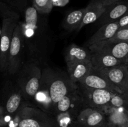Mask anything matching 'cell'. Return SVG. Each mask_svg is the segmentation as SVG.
I'll list each match as a JSON object with an SVG mask.
<instances>
[{
  "label": "cell",
  "instance_id": "1",
  "mask_svg": "<svg viewBox=\"0 0 128 127\" xmlns=\"http://www.w3.org/2000/svg\"><path fill=\"white\" fill-rule=\"evenodd\" d=\"M23 22H20L24 46L27 49L30 59L39 62L44 59L50 51L51 34L47 19L33 6H28L24 12Z\"/></svg>",
  "mask_w": 128,
  "mask_h": 127
},
{
  "label": "cell",
  "instance_id": "2",
  "mask_svg": "<svg viewBox=\"0 0 128 127\" xmlns=\"http://www.w3.org/2000/svg\"><path fill=\"white\" fill-rule=\"evenodd\" d=\"M16 116L18 118V127H60L56 120L32 107L20 108Z\"/></svg>",
  "mask_w": 128,
  "mask_h": 127
},
{
  "label": "cell",
  "instance_id": "3",
  "mask_svg": "<svg viewBox=\"0 0 128 127\" xmlns=\"http://www.w3.org/2000/svg\"><path fill=\"white\" fill-rule=\"evenodd\" d=\"M41 80V73L38 67L32 64L24 68L18 80L22 95L26 99L35 97L40 89Z\"/></svg>",
  "mask_w": 128,
  "mask_h": 127
},
{
  "label": "cell",
  "instance_id": "4",
  "mask_svg": "<svg viewBox=\"0 0 128 127\" xmlns=\"http://www.w3.org/2000/svg\"><path fill=\"white\" fill-rule=\"evenodd\" d=\"M19 19L8 17L2 19L1 35L0 37V70L5 71L8 68V61L10 47L13 32Z\"/></svg>",
  "mask_w": 128,
  "mask_h": 127
},
{
  "label": "cell",
  "instance_id": "5",
  "mask_svg": "<svg viewBox=\"0 0 128 127\" xmlns=\"http://www.w3.org/2000/svg\"><path fill=\"white\" fill-rule=\"evenodd\" d=\"M23 46V38L21 24L18 22L14 31L9 51L7 70L10 74H15L20 68L21 64V55Z\"/></svg>",
  "mask_w": 128,
  "mask_h": 127
},
{
  "label": "cell",
  "instance_id": "6",
  "mask_svg": "<svg viewBox=\"0 0 128 127\" xmlns=\"http://www.w3.org/2000/svg\"><path fill=\"white\" fill-rule=\"evenodd\" d=\"M98 72L105 76L121 93L128 94V62Z\"/></svg>",
  "mask_w": 128,
  "mask_h": 127
},
{
  "label": "cell",
  "instance_id": "7",
  "mask_svg": "<svg viewBox=\"0 0 128 127\" xmlns=\"http://www.w3.org/2000/svg\"><path fill=\"white\" fill-rule=\"evenodd\" d=\"M89 47L91 52L101 51L128 62V41L118 42L105 41Z\"/></svg>",
  "mask_w": 128,
  "mask_h": 127
},
{
  "label": "cell",
  "instance_id": "8",
  "mask_svg": "<svg viewBox=\"0 0 128 127\" xmlns=\"http://www.w3.org/2000/svg\"><path fill=\"white\" fill-rule=\"evenodd\" d=\"M76 122L88 127H109L104 113L92 107L82 110L76 117Z\"/></svg>",
  "mask_w": 128,
  "mask_h": 127
},
{
  "label": "cell",
  "instance_id": "9",
  "mask_svg": "<svg viewBox=\"0 0 128 127\" xmlns=\"http://www.w3.org/2000/svg\"><path fill=\"white\" fill-rule=\"evenodd\" d=\"M79 82L86 88L106 89L114 93H122L121 91L105 76L101 74L100 72L94 70Z\"/></svg>",
  "mask_w": 128,
  "mask_h": 127
},
{
  "label": "cell",
  "instance_id": "10",
  "mask_svg": "<svg viewBox=\"0 0 128 127\" xmlns=\"http://www.w3.org/2000/svg\"><path fill=\"white\" fill-rule=\"evenodd\" d=\"M128 13V0H121L106 6V11L98 20V23L102 26L118 21Z\"/></svg>",
  "mask_w": 128,
  "mask_h": 127
},
{
  "label": "cell",
  "instance_id": "11",
  "mask_svg": "<svg viewBox=\"0 0 128 127\" xmlns=\"http://www.w3.org/2000/svg\"><path fill=\"white\" fill-rule=\"evenodd\" d=\"M91 61L94 70L101 71L126 63V61L119 59L113 56L101 51L91 52Z\"/></svg>",
  "mask_w": 128,
  "mask_h": 127
},
{
  "label": "cell",
  "instance_id": "12",
  "mask_svg": "<svg viewBox=\"0 0 128 127\" xmlns=\"http://www.w3.org/2000/svg\"><path fill=\"white\" fill-rule=\"evenodd\" d=\"M88 102L92 108H102L107 107L111 98L115 94L114 92L106 89H90L86 88Z\"/></svg>",
  "mask_w": 128,
  "mask_h": 127
},
{
  "label": "cell",
  "instance_id": "13",
  "mask_svg": "<svg viewBox=\"0 0 128 127\" xmlns=\"http://www.w3.org/2000/svg\"><path fill=\"white\" fill-rule=\"evenodd\" d=\"M70 92H71L70 84L63 78H58L52 80L48 86V93L51 102L55 106Z\"/></svg>",
  "mask_w": 128,
  "mask_h": 127
},
{
  "label": "cell",
  "instance_id": "14",
  "mask_svg": "<svg viewBox=\"0 0 128 127\" xmlns=\"http://www.w3.org/2000/svg\"><path fill=\"white\" fill-rule=\"evenodd\" d=\"M120 29L118 21L102 25L101 27L91 36L86 43V45L90 47L92 45L111 39Z\"/></svg>",
  "mask_w": 128,
  "mask_h": 127
},
{
  "label": "cell",
  "instance_id": "15",
  "mask_svg": "<svg viewBox=\"0 0 128 127\" xmlns=\"http://www.w3.org/2000/svg\"><path fill=\"white\" fill-rule=\"evenodd\" d=\"M68 72L72 83L81 81L93 70L91 60L80 61L67 65Z\"/></svg>",
  "mask_w": 128,
  "mask_h": 127
},
{
  "label": "cell",
  "instance_id": "16",
  "mask_svg": "<svg viewBox=\"0 0 128 127\" xmlns=\"http://www.w3.org/2000/svg\"><path fill=\"white\" fill-rule=\"evenodd\" d=\"M86 8V12L78 31L86 25L98 21L106 11V6L102 5L100 0H92Z\"/></svg>",
  "mask_w": 128,
  "mask_h": 127
},
{
  "label": "cell",
  "instance_id": "17",
  "mask_svg": "<svg viewBox=\"0 0 128 127\" xmlns=\"http://www.w3.org/2000/svg\"><path fill=\"white\" fill-rule=\"evenodd\" d=\"M107 119L109 127H128V111L124 108L108 107Z\"/></svg>",
  "mask_w": 128,
  "mask_h": 127
},
{
  "label": "cell",
  "instance_id": "18",
  "mask_svg": "<svg viewBox=\"0 0 128 127\" xmlns=\"http://www.w3.org/2000/svg\"><path fill=\"white\" fill-rule=\"evenodd\" d=\"M91 54L92 52L90 53L86 49L76 44H71L65 51V61L68 65L86 60H91Z\"/></svg>",
  "mask_w": 128,
  "mask_h": 127
},
{
  "label": "cell",
  "instance_id": "19",
  "mask_svg": "<svg viewBox=\"0 0 128 127\" xmlns=\"http://www.w3.org/2000/svg\"><path fill=\"white\" fill-rule=\"evenodd\" d=\"M86 10V8L84 7L70 12L64 19L62 24L64 28L68 31L78 30L82 23Z\"/></svg>",
  "mask_w": 128,
  "mask_h": 127
},
{
  "label": "cell",
  "instance_id": "20",
  "mask_svg": "<svg viewBox=\"0 0 128 127\" xmlns=\"http://www.w3.org/2000/svg\"><path fill=\"white\" fill-rule=\"evenodd\" d=\"M22 100V94L20 92H13L9 97L6 103L5 112L10 115H13L17 113L20 108Z\"/></svg>",
  "mask_w": 128,
  "mask_h": 127
},
{
  "label": "cell",
  "instance_id": "21",
  "mask_svg": "<svg viewBox=\"0 0 128 127\" xmlns=\"http://www.w3.org/2000/svg\"><path fill=\"white\" fill-rule=\"evenodd\" d=\"M74 98V93H72V92H70L67 95L63 97L56 106L59 114L68 112L72 107Z\"/></svg>",
  "mask_w": 128,
  "mask_h": 127
},
{
  "label": "cell",
  "instance_id": "22",
  "mask_svg": "<svg viewBox=\"0 0 128 127\" xmlns=\"http://www.w3.org/2000/svg\"><path fill=\"white\" fill-rule=\"evenodd\" d=\"M106 107L128 108V94L116 93L113 95Z\"/></svg>",
  "mask_w": 128,
  "mask_h": 127
},
{
  "label": "cell",
  "instance_id": "23",
  "mask_svg": "<svg viewBox=\"0 0 128 127\" xmlns=\"http://www.w3.org/2000/svg\"><path fill=\"white\" fill-rule=\"evenodd\" d=\"M32 4L40 13L48 14L51 12L53 4L52 0H32Z\"/></svg>",
  "mask_w": 128,
  "mask_h": 127
},
{
  "label": "cell",
  "instance_id": "24",
  "mask_svg": "<svg viewBox=\"0 0 128 127\" xmlns=\"http://www.w3.org/2000/svg\"><path fill=\"white\" fill-rule=\"evenodd\" d=\"M0 17L2 19L8 17L20 18V14L7 4L0 0Z\"/></svg>",
  "mask_w": 128,
  "mask_h": 127
},
{
  "label": "cell",
  "instance_id": "25",
  "mask_svg": "<svg viewBox=\"0 0 128 127\" xmlns=\"http://www.w3.org/2000/svg\"><path fill=\"white\" fill-rule=\"evenodd\" d=\"M17 12H24L28 7V0H1Z\"/></svg>",
  "mask_w": 128,
  "mask_h": 127
},
{
  "label": "cell",
  "instance_id": "26",
  "mask_svg": "<svg viewBox=\"0 0 128 127\" xmlns=\"http://www.w3.org/2000/svg\"><path fill=\"white\" fill-rule=\"evenodd\" d=\"M108 41L111 42L128 41V29H120L114 37Z\"/></svg>",
  "mask_w": 128,
  "mask_h": 127
},
{
  "label": "cell",
  "instance_id": "27",
  "mask_svg": "<svg viewBox=\"0 0 128 127\" xmlns=\"http://www.w3.org/2000/svg\"><path fill=\"white\" fill-rule=\"evenodd\" d=\"M11 115L8 114L6 112L0 115V127H2L4 126L8 125L10 122L12 120Z\"/></svg>",
  "mask_w": 128,
  "mask_h": 127
},
{
  "label": "cell",
  "instance_id": "28",
  "mask_svg": "<svg viewBox=\"0 0 128 127\" xmlns=\"http://www.w3.org/2000/svg\"><path fill=\"white\" fill-rule=\"evenodd\" d=\"M118 21L120 29H128V13Z\"/></svg>",
  "mask_w": 128,
  "mask_h": 127
},
{
  "label": "cell",
  "instance_id": "29",
  "mask_svg": "<svg viewBox=\"0 0 128 127\" xmlns=\"http://www.w3.org/2000/svg\"><path fill=\"white\" fill-rule=\"evenodd\" d=\"M53 6L56 7H63L67 5L70 0H52Z\"/></svg>",
  "mask_w": 128,
  "mask_h": 127
},
{
  "label": "cell",
  "instance_id": "30",
  "mask_svg": "<svg viewBox=\"0 0 128 127\" xmlns=\"http://www.w3.org/2000/svg\"><path fill=\"white\" fill-rule=\"evenodd\" d=\"M100 1L102 4V5H104V6H108L109 5L115 3V2L121 1V0H100Z\"/></svg>",
  "mask_w": 128,
  "mask_h": 127
},
{
  "label": "cell",
  "instance_id": "31",
  "mask_svg": "<svg viewBox=\"0 0 128 127\" xmlns=\"http://www.w3.org/2000/svg\"><path fill=\"white\" fill-rule=\"evenodd\" d=\"M70 127H86V126L82 125L80 124V123H77L76 121H74V122L71 125V126H70Z\"/></svg>",
  "mask_w": 128,
  "mask_h": 127
},
{
  "label": "cell",
  "instance_id": "32",
  "mask_svg": "<svg viewBox=\"0 0 128 127\" xmlns=\"http://www.w3.org/2000/svg\"><path fill=\"white\" fill-rule=\"evenodd\" d=\"M4 112H5L4 108V107H2L1 104H0V115H1V114H2Z\"/></svg>",
  "mask_w": 128,
  "mask_h": 127
},
{
  "label": "cell",
  "instance_id": "33",
  "mask_svg": "<svg viewBox=\"0 0 128 127\" xmlns=\"http://www.w3.org/2000/svg\"><path fill=\"white\" fill-rule=\"evenodd\" d=\"M1 32H2V30H1V27H0V37H1Z\"/></svg>",
  "mask_w": 128,
  "mask_h": 127
}]
</instances>
